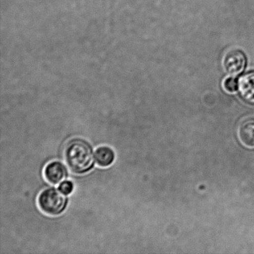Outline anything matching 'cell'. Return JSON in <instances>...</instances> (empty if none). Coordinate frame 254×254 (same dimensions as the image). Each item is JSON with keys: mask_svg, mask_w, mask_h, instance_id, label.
Returning <instances> with one entry per match:
<instances>
[{"mask_svg": "<svg viewBox=\"0 0 254 254\" xmlns=\"http://www.w3.org/2000/svg\"><path fill=\"white\" fill-rule=\"evenodd\" d=\"M44 176L49 183L57 185L66 180L68 176V172L63 163L55 161L49 163L46 166Z\"/></svg>", "mask_w": 254, "mask_h": 254, "instance_id": "4", "label": "cell"}, {"mask_svg": "<svg viewBox=\"0 0 254 254\" xmlns=\"http://www.w3.org/2000/svg\"><path fill=\"white\" fill-rule=\"evenodd\" d=\"M95 159L98 166L102 168H107L111 166L115 161L116 153L110 147L100 146L95 151Z\"/></svg>", "mask_w": 254, "mask_h": 254, "instance_id": "6", "label": "cell"}, {"mask_svg": "<svg viewBox=\"0 0 254 254\" xmlns=\"http://www.w3.org/2000/svg\"><path fill=\"white\" fill-rule=\"evenodd\" d=\"M238 90L246 102L254 104V71L241 77L238 81Z\"/></svg>", "mask_w": 254, "mask_h": 254, "instance_id": "5", "label": "cell"}, {"mask_svg": "<svg viewBox=\"0 0 254 254\" xmlns=\"http://www.w3.org/2000/svg\"><path fill=\"white\" fill-rule=\"evenodd\" d=\"M38 204L41 210L47 215L59 216L65 211L68 198L59 189L50 188L40 193Z\"/></svg>", "mask_w": 254, "mask_h": 254, "instance_id": "2", "label": "cell"}, {"mask_svg": "<svg viewBox=\"0 0 254 254\" xmlns=\"http://www.w3.org/2000/svg\"><path fill=\"white\" fill-rule=\"evenodd\" d=\"M246 64L245 54L239 50H233L228 52L224 60L226 70L232 75H238L242 73Z\"/></svg>", "mask_w": 254, "mask_h": 254, "instance_id": "3", "label": "cell"}, {"mask_svg": "<svg viewBox=\"0 0 254 254\" xmlns=\"http://www.w3.org/2000/svg\"><path fill=\"white\" fill-rule=\"evenodd\" d=\"M224 86L228 91L235 92L238 88V82L235 78H229L226 79Z\"/></svg>", "mask_w": 254, "mask_h": 254, "instance_id": "9", "label": "cell"}, {"mask_svg": "<svg viewBox=\"0 0 254 254\" xmlns=\"http://www.w3.org/2000/svg\"><path fill=\"white\" fill-rule=\"evenodd\" d=\"M238 136L245 145L254 146V119H248L241 124Z\"/></svg>", "mask_w": 254, "mask_h": 254, "instance_id": "7", "label": "cell"}, {"mask_svg": "<svg viewBox=\"0 0 254 254\" xmlns=\"http://www.w3.org/2000/svg\"><path fill=\"white\" fill-rule=\"evenodd\" d=\"M59 189L66 195H70L74 190V184L71 181H64L60 184Z\"/></svg>", "mask_w": 254, "mask_h": 254, "instance_id": "8", "label": "cell"}, {"mask_svg": "<svg viewBox=\"0 0 254 254\" xmlns=\"http://www.w3.org/2000/svg\"><path fill=\"white\" fill-rule=\"evenodd\" d=\"M64 158L69 169L79 175L89 173L95 166L93 147L81 138H74L69 142L64 149Z\"/></svg>", "mask_w": 254, "mask_h": 254, "instance_id": "1", "label": "cell"}]
</instances>
